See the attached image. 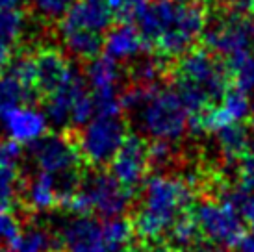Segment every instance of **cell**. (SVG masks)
Returning <instances> with one entry per match:
<instances>
[{
	"label": "cell",
	"instance_id": "obj_7",
	"mask_svg": "<svg viewBox=\"0 0 254 252\" xmlns=\"http://www.w3.org/2000/svg\"><path fill=\"white\" fill-rule=\"evenodd\" d=\"M74 135L82 160L91 167L110 165L112 158L127 139V123L121 115H95Z\"/></svg>",
	"mask_w": 254,
	"mask_h": 252
},
{
	"label": "cell",
	"instance_id": "obj_16",
	"mask_svg": "<svg viewBox=\"0 0 254 252\" xmlns=\"http://www.w3.org/2000/svg\"><path fill=\"white\" fill-rule=\"evenodd\" d=\"M49 119L45 112L37 110L34 104H24L15 108L13 112L2 121L0 130L6 133L7 139L19 145H32L47 133Z\"/></svg>",
	"mask_w": 254,
	"mask_h": 252
},
{
	"label": "cell",
	"instance_id": "obj_23",
	"mask_svg": "<svg viewBox=\"0 0 254 252\" xmlns=\"http://www.w3.org/2000/svg\"><path fill=\"white\" fill-rule=\"evenodd\" d=\"M65 50L78 60H93L104 49V35L91 30H65L60 32Z\"/></svg>",
	"mask_w": 254,
	"mask_h": 252
},
{
	"label": "cell",
	"instance_id": "obj_28",
	"mask_svg": "<svg viewBox=\"0 0 254 252\" xmlns=\"http://www.w3.org/2000/svg\"><path fill=\"white\" fill-rule=\"evenodd\" d=\"M72 4L74 0H30L32 11L47 22L60 21Z\"/></svg>",
	"mask_w": 254,
	"mask_h": 252
},
{
	"label": "cell",
	"instance_id": "obj_6",
	"mask_svg": "<svg viewBox=\"0 0 254 252\" xmlns=\"http://www.w3.org/2000/svg\"><path fill=\"white\" fill-rule=\"evenodd\" d=\"M132 193L128 188L110 173H93L82 178L80 188L64 202V210L74 215H91L97 213L102 219L119 217L128 210L132 202Z\"/></svg>",
	"mask_w": 254,
	"mask_h": 252
},
{
	"label": "cell",
	"instance_id": "obj_20",
	"mask_svg": "<svg viewBox=\"0 0 254 252\" xmlns=\"http://www.w3.org/2000/svg\"><path fill=\"white\" fill-rule=\"evenodd\" d=\"M37 98H39V93L34 87L22 84L9 70H2L0 72V125L15 108L34 104Z\"/></svg>",
	"mask_w": 254,
	"mask_h": 252
},
{
	"label": "cell",
	"instance_id": "obj_30",
	"mask_svg": "<svg viewBox=\"0 0 254 252\" xmlns=\"http://www.w3.org/2000/svg\"><path fill=\"white\" fill-rule=\"evenodd\" d=\"M249 132H251V143L245 156L240 160V169H238V176H240V182L243 188L254 191V115L249 126Z\"/></svg>",
	"mask_w": 254,
	"mask_h": 252
},
{
	"label": "cell",
	"instance_id": "obj_10",
	"mask_svg": "<svg viewBox=\"0 0 254 252\" xmlns=\"http://www.w3.org/2000/svg\"><path fill=\"white\" fill-rule=\"evenodd\" d=\"M150 167L152 161L148 154V143L137 133H128L110 161L112 175L130 191L143 186Z\"/></svg>",
	"mask_w": 254,
	"mask_h": 252
},
{
	"label": "cell",
	"instance_id": "obj_35",
	"mask_svg": "<svg viewBox=\"0 0 254 252\" xmlns=\"http://www.w3.org/2000/svg\"><path fill=\"white\" fill-rule=\"evenodd\" d=\"M145 252H182V251L177 249L175 245H171V243H160V245L150 247V249L145 251Z\"/></svg>",
	"mask_w": 254,
	"mask_h": 252
},
{
	"label": "cell",
	"instance_id": "obj_32",
	"mask_svg": "<svg viewBox=\"0 0 254 252\" xmlns=\"http://www.w3.org/2000/svg\"><path fill=\"white\" fill-rule=\"evenodd\" d=\"M232 76L236 80V85H240L241 89H245V91L254 89V54L234 72Z\"/></svg>",
	"mask_w": 254,
	"mask_h": 252
},
{
	"label": "cell",
	"instance_id": "obj_24",
	"mask_svg": "<svg viewBox=\"0 0 254 252\" xmlns=\"http://www.w3.org/2000/svg\"><path fill=\"white\" fill-rule=\"evenodd\" d=\"M102 236L110 252H135L134 239L137 238L134 223L130 219L110 217L102 223Z\"/></svg>",
	"mask_w": 254,
	"mask_h": 252
},
{
	"label": "cell",
	"instance_id": "obj_31",
	"mask_svg": "<svg viewBox=\"0 0 254 252\" xmlns=\"http://www.w3.org/2000/svg\"><path fill=\"white\" fill-rule=\"evenodd\" d=\"M106 2L117 17L128 19V17H135V13L150 0H106Z\"/></svg>",
	"mask_w": 254,
	"mask_h": 252
},
{
	"label": "cell",
	"instance_id": "obj_13",
	"mask_svg": "<svg viewBox=\"0 0 254 252\" xmlns=\"http://www.w3.org/2000/svg\"><path fill=\"white\" fill-rule=\"evenodd\" d=\"M62 252H110L102 236V224L91 215H74L60 234Z\"/></svg>",
	"mask_w": 254,
	"mask_h": 252
},
{
	"label": "cell",
	"instance_id": "obj_1",
	"mask_svg": "<svg viewBox=\"0 0 254 252\" xmlns=\"http://www.w3.org/2000/svg\"><path fill=\"white\" fill-rule=\"evenodd\" d=\"M147 47L165 60H177L202 37L208 15L202 0H150L135 13Z\"/></svg>",
	"mask_w": 254,
	"mask_h": 252
},
{
	"label": "cell",
	"instance_id": "obj_18",
	"mask_svg": "<svg viewBox=\"0 0 254 252\" xmlns=\"http://www.w3.org/2000/svg\"><path fill=\"white\" fill-rule=\"evenodd\" d=\"M22 202L26 210L47 211L58 208L60 204V184L58 176L37 171L36 175L28 178L22 186Z\"/></svg>",
	"mask_w": 254,
	"mask_h": 252
},
{
	"label": "cell",
	"instance_id": "obj_34",
	"mask_svg": "<svg viewBox=\"0 0 254 252\" xmlns=\"http://www.w3.org/2000/svg\"><path fill=\"white\" fill-rule=\"evenodd\" d=\"M236 249L238 252H254V226H251V230L243 234Z\"/></svg>",
	"mask_w": 254,
	"mask_h": 252
},
{
	"label": "cell",
	"instance_id": "obj_38",
	"mask_svg": "<svg viewBox=\"0 0 254 252\" xmlns=\"http://www.w3.org/2000/svg\"><path fill=\"white\" fill-rule=\"evenodd\" d=\"M0 252H13V251H11V249H7V247H6V249H0Z\"/></svg>",
	"mask_w": 254,
	"mask_h": 252
},
{
	"label": "cell",
	"instance_id": "obj_37",
	"mask_svg": "<svg viewBox=\"0 0 254 252\" xmlns=\"http://www.w3.org/2000/svg\"><path fill=\"white\" fill-rule=\"evenodd\" d=\"M204 4H212V6H217V7H226V6H232L236 4L238 0H202Z\"/></svg>",
	"mask_w": 254,
	"mask_h": 252
},
{
	"label": "cell",
	"instance_id": "obj_19",
	"mask_svg": "<svg viewBox=\"0 0 254 252\" xmlns=\"http://www.w3.org/2000/svg\"><path fill=\"white\" fill-rule=\"evenodd\" d=\"M21 145L11 139L0 141V204L7 206L17 195Z\"/></svg>",
	"mask_w": 254,
	"mask_h": 252
},
{
	"label": "cell",
	"instance_id": "obj_4",
	"mask_svg": "<svg viewBox=\"0 0 254 252\" xmlns=\"http://www.w3.org/2000/svg\"><path fill=\"white\" fill-rule=\"evenodd\" d=\"M169 76L188 108L190 117L200 115L217 104L230 87L226 63L208 49L188 50L169 67Z\"/></svg>",
	"mask_w": 254,
	"mask_h": 252
},
{
	"label": "cell",
	"instance_id": "obj_33",
	"mask_svg": "<svg viewBox=\"0 0 254 252\" xmlns=\"http://www.w3.org/2000/svg\"><path fill=\"white\" fill-rule=\"evenodd\" d=\"M15 45L17 43L11 41L9 37H6L4 34H0V72L7 69V65L13 60Z\"/></svg>",
	"mask_w": 254,
	"mask_h": 252
},
{
	"label": "cell",
	"instance_id": "obj_29",
	"mask_svg": "<svg viewBox=\"0 0 254 252\" xmlns=\"http://www.w3.org/2000/svg\"><path fill=\"white\" fill-rule=\"evenodd\" d=\"M21 234L22 228L19 219L15 217V213L7 206H2L0 208V243L11 247Z\"/></svg>",
	"mask_w": 254,
	"mask_h": 252
},
{
	"label": "cell",
	"instance_id": "obj_15",
	"mask_svg": "<svg viewBox=\"0 0 254 252\" xmlns=\"http://www.w3.org/2000/svg\"><path fill=\"white\" fill-rule=\"evenodd\" d=\"M113 9L106 0H78L60 19V32L91 30L104 34L113 22Z\"/></svg>",
	"mask_w": 254,
	"mask_h": 252
},
{
	"label": "cell",
	"instance_id": "obj_5",
	"mask_svg": "<svg viewBox=\"0 0 254 252\" xmlns=\"http://www.w3.org/2000/svg\"><path fill=\"white\" fill-rule=\"evenodd\" d=\"M206 49L223 58L234 74L254 54V19L253 15L238 11L217 15L206 24L202 37Z\"/></svg>",
	"mask_w": 254,
	"mask_h": 252
},
{
	"label": "cell",
	"instance_id": "obj_12",
	"mask_svg": "<svg viewBox=\"0 0 254 252\" xmlns=\"http://www.w3.org/2000/svg\"><path fill=\"white\" fill-rule=\"evenodd\" d=\"M85 93H89L84 76L72 69L69 78L58 87L54 93L45 97V115L52 126L69 130L71 128V113L74 106Z\"/></svg>",
	"mask_w": 254,
	"mask_h": 252
},
{
	"label": "cell",
	"instance_id": "obj_26",
	"mask_svg": "<svg viewBox=\"0 0 254 252\" xmlns=\"http://www.w3.org/2000/svg\"><path fill=\"white\" fill-rule=\"evenodd\" d=\"M165 58L158 56L154 58H143V60H137L135 65L130 69V78L134 84H141V85H158V82L162 80L163 76L169 74V67L163 63Z\"/></svg>",
	"mask_w": 254,
	"mask_h": 252
},
{
	"label": "cell",
	"instance_id": "obj_22",
	"mask_svg": "<svg viewBox=\"0 0 254 252\" xmlns=\"http://www.w3.org/2000/svg\"><path fill=\"white\" fill-rule=\"evenodd\" d=\"M215 143L221 156L226 161H240L249 148L251 143V132L247 126L241 123H234V125H226L223 128L215 130Z\"/></svg>",
	"mask_w": 254,
	"mask_h": 252
},
{
	"label": "cell",
	"instance_id": "obj_17",
	"mask_svg": "<svg viewBox=\"0 0 254 252\" xmlns=\"http://www.w3.org/2000/svg\"><path fill=\"white\" fill-rule=\"evenodd\" d=\"M104 49L108 56L117 62H134L135 58L148 50V47L137 24L125 21L108 32L104 37Z\"/></svg>",
	"mask_w": 254,
	"mask_h": 252
},
{
	"label": "cell",
	"instance_id": "obj_8",
	"mask_svg": "<svg viewBox=\"0 0 254 252\" xmlns=\"http://www.w3.org/2000/svg\"><path fill=\"white\" fill-rule=\"evenodd\" d=\"M202 239L223 249L238 247L245 234L243 219L232 204L221 198H206L193 210Z\"/></svg>",
	"mask_w": 254,
	"mask_h": 252
},
{
	"label": "cell",
	"instance_id": "obj_25",
	"mask_svg": "<svg viewBox=\"0 0 254 252\" xmlns=\"http://www.w3.org/2000/svg\"><path fill=\"white\" fill-rule=\"evenodd\" d=\"M200 239H202V234H200L193 210L184 211L169 228V243L180 249L182 252L198 249Z\"/></svg>",
	"mask_w": 254,
	"mask_h": 252
},
{
	"label": "cell",
	"instance_id": "obj_9",
	"mask_svg": "<svg viewBox=\"0 0 254 252\" xmlns=\"http://www.w3.org/2000/svg\"><path fill=\"white\" fill-rule=\"evenodd\" d=\"M28 148L37 171L54 176L80 173V165L84 161L76 139L69 130L64 133H45L41 139L28 145Z\"/></svg>",
	"mask_w": 254,
	"mask_h": 252
},
{
	"label": "cell",
	"instance_id": "obj_2",
	"mask_svg": "<svg viewBox=\"0 0 254 252\" xmlns=\"http://www.w3.org/2000/svg\"><path fill=\"white\" fill-rule=\"evenodd\" d=\"M121 102L123 110L134 115L137 128L152 141L177 143L190 128V113L178 91L134 84L121 93Z\"/></svg>",
	"mask_w": 254,
	"mask_h": 252
},
{
	"label": "cell",
	"instance_id": "obj_21",
	"mask_svg": "<svg viewBox=\"0 0 254 252\" xmlns=\"http://www.w3.org/2000/svg\"><path fill=\"white\" fill-rule=\"evenodd\" d=\"M85 82L91 87V93H112L119 91L121 67L119 62L112 56H97L89 60L85 67Z\"/></svg>",
	"mask_w": 254,
	"mask_h": 252
},
{
	"label": "cell",
	"instance_id": "obj_39",
	"mask_svg": "<svg viewBox=\"0 0 254 252\" xmlns=\"http://www.w3.org/2000/svg\"><path fill=\"white\" fill-rule=\"evenodd\" d=\"M208 252H213V251H208Z\"/></svg>",
	"mask_w": 254,
	"mask_h": 252
},
{
	"label": "cell",
	"instance_id": "obj_3",
	"mask_svg": "<svg viewBox=\"0 0 254 252\" xmlns=\"http://www.w3.org/2000/svg\"><path fill=\"white\" fill-rule=\"evenodd\" d=\"M195 198V184L190 178L173 175H152L143 182L139 208L134 215L137 238L145 243H154L169 232L173 223Z\"/></svg>",
	"mask_w": 254,
	"mask_h": 252
},
{
	"label": "cell",
	"instance_id": "obj_14",
	"mask_svg": "<svg viewBox=\"0 0 254 252\" xmlns=\"http://www.w3.org/2000/svg\"><path fill=\"white\" fill-rule=\"evenodd\" d=\"M32 54L36 65V89L39 97H49L69 78L74 65L67 62L65 54L56 47H41Z\"/></svg>",
	"mask_w": 254,
	"mask_h": 252
},
{
	"label": "cell",
	"instance_id": "obj_27",
	"mask_svg": "<svg viewBox=\"0 0 254 252\" xmlns=\"http://www.w3.org/2000/svg\"><path fill=\"white\" fill-rule=\"evenodd\" d=\"M56 247V239L50 236L47 230L41 228H30L22 232L11 247L13 252H52Z\"/></svg>",
	"mask_w": 254,
	"mask_h": 252
},
{
	"label": "cell",
	"instance_id": "obj_11",
	"mask_svg": "<svg viewBox=\"0 0 254 252\" xmlns=\"http://www.w3.org/2000/svg\"><path fill=\"white\" fill-rule=\"evenodd\" d=\"M251 98L240 85H230L228 91L217 104L200 115L190 117V128L193 132H215L219 128L234 123H241L251 113Z\"/></svg>",
	"mask_w": 254,
	"mask_h": 252
},
{
	"label": "cell",
	"instance_id": "obj_36",
	"mask_svg": "<svg viewBox=\"0 0 254 252\" xmlns=\"http://www.w3.org/2000/svg\"><path fill=\"white\" fill-rule=\"evenodd\" d=\"M24 0H0V11L2 9H11V7H21Z\"/></svg>",
	"mask_w": 254,
	"mask_h": 252
}]
</instances>
